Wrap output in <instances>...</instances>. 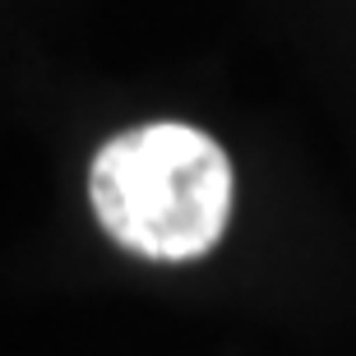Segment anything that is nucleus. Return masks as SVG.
I'll return each mask as SVG.
<instances>
[{"label": "nucleus", "mask_w": 356, "mask_h": 356, "mask_svg": "<svg viewBox=\"0 0 356 356\" xmlns=\"http://www.w3.org/2000/svg\"><path fill=\"white\" fill-rule=\"evenodd\" d=\"M88 199L106 236L144 259L213 250L232 213V162L195 125H139L92 158Z\"/></svg>", "instance_id": "f257e3e1"}]
</instances>
